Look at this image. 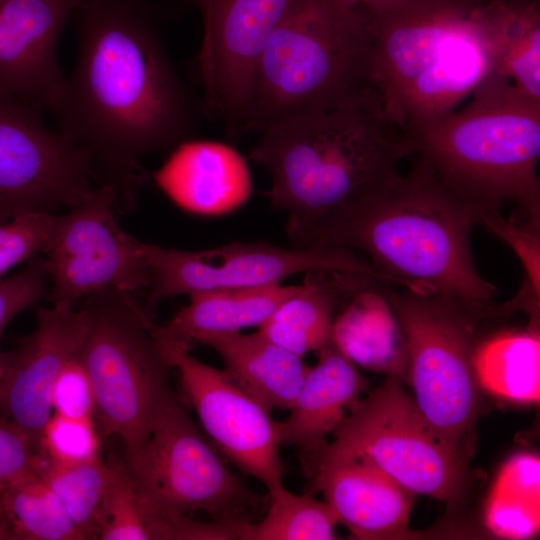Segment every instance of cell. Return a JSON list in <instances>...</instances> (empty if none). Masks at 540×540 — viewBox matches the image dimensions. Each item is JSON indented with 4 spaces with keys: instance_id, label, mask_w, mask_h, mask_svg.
Instances as JSON below:
<instances>
[{
    "instance_id": "6da1fadb",
    "label": "cell",
    "mask_w": 540,
    "mask_h": 540,
    "mask_svg": "<svg viewBox=\"0 0 540 540\" xmlns=\"http://www.w3.org/2000/svg\"><path fill=\"white\" fill-rule=\"evenodd\" d=\"M72 74L52 110L58 130L89 156L91 175L131 208L149 179V153L193 137L194 101L173 69L150 0H75Z\"/></svg>"
},
{
    "instance_id": "7a4b0ae2",
    "label": "cell",
    "mask_w": 540,
    "mask_h": 540,
    "mask_svg": "<svg viewBox=\"0 0 540 540\" xmlns=\"http://www.w3.org/2000/svg\"><path fill=\"white\" fill-rule=\"evenodd\" d=\"M478 207L451 190L418 157L410 171L375 183L317 221L296 247L359 250L393 285L487 308L497 288L473 258Z\"/></svg>"
},
{
    "instance_id": "3957f363",
    "label": "cell",
    "mask_w": 540,
    "mask_h": 540,
    "mask_svg": "<svg viewBox=\"0 0 540 540\" xmlns=\"http://www.w3.org/2000/svg\"><path fill=\"white\" fill-rule=\"evenodd\" d=\"M411 154L407 135L373 89L269 126L249 158L269 174L270 206L287 213L286 232L296 247L317 221L399 172V162Z\"/></svg>"
},
{
    "instance_id": "277c9868",
    "label": "cell",
    "mask_w": 540,
    "mask_h": 540,
    "mask_svg": "<svg viewBox=\"0 0 540 540\" xmlns=\"http://www.w3.org/2000/svg\"><path fill=\"white\" fill-rule=\"evenodd\" d=\"M488 0H402L367 15L372 84L405 134L440 119L492 73Z\"/></svg>"
},
{
    "instance_id": "5b68a950",
    "label": "cell",
    "mask_w": 540,
    "mask_h": 540,
    "mask_svg": "<svg viewBox=\"0 0 540 540\" xmlns=\"http://www.w3.org/2000/svg\"><path fill=\"white\" fill-rule=\"evenodd\" d=\"M456 194L478 208L515 202L526 222L539 223L540 100L496 73L461 108L406 133Z\"/></svg>"
},
{
    "instance_id": "8992f818",
    "label": "cell",
    "mask_w": 540,
    "mask_h": 540,
    "mask_svg": "<svg viewBox=\"0 0 540 540\" xmlns=\"http://www.w3.org/2000/svg\"><path fill=\"white\" fill-rule=\"evenodd\" d=\"M373 89L367 15L338 0H299L259 58L246 134Z\"/></svg>"
},
{
    "instance_id": "52a82bcc",
    "label": "cell",
    "mask_w": 540,
    "mask_h": 540,
    "mask_svg": "<svg viewBox=\"0 0 540 540\" xmlns=\"http://www.w3.org/2000/svg\"><path fill=\"white\" fill-rule=\"evenodd\" d=\"M84 299L92 322L77 356L93 384L102 433L119 437L127 452L146 438L176 396L172 367L155 322L129 292L106 289Z\"/></svg>"
},
{
    "instance_id": "ba28073f",
    "label": "cell",
    "mask_w": 540,
    "mask_h": 540,
    "mask_svg": "<svg viewBox=\"0 0 540 540\" xmlns=\"http://www.w3.org/2000/svg\"><path fill=\"white\" fill-rule=\"evenodd\" d=\"M394 286L381 284L379 289L406 339L413 399L437 433L465 458L463 446L478 411L475 320L486 308Z\"/></svg>"
},
{
    "instance_id": "9c48e42d",
    "label": "cell",
    "mask_w": 540,
    "mask_h": 540,
    "mask_svg": "<svg viewBox=\"0 0 540 540\" xmlns=\"http://www.w3.org/2000/svg\"><path fill=\"white\" fill-rule=\"evenodd\" d=\"M125 468L139 490L174 515L202 511L230 524L253 522L268 493L251 490L202 433L177 395L146 438L125 452Z\"/></svg>"
},
{
    "instance_id": "30bf717a",
    "label": "cell",
    "mask_w": 540,
    "mask_h": 540,
    "mask_svg": "<svg viewBox=\"0 0 540 540\" xmlns=\"http://www.w3.org/2000/svg\"><path fill=\"white\" fill-rule=\"evenodd\" d=\"M332 435L314 454L367 458L414 494L448 503L464 496L465 458L431 426L400 377L388 376L360 398Z\"/></svg>"
},
{
    "instance_id": "8fae6325",
    "label": "cell",
    "mask_w": 540,
    "mask_h": 540,
    "mask_svg": "<svg viewBox=\"0 0 540 540\" xmlns=\"http://www.w3.org/2000/svg\"><path fill=\"white\" fill-rule=\"evenodd\" d=\"M149 270L151 303L199 292L262 288L314 271L352 273L387 279L354 250L328 245L283 248L265 242H231L217 248L186 251L142 242Z\"/></svg>"
},
{
    "instance_id": "7c38bea8",
    "label": "cell",
    "mask_w": 540,
    "mask_h": 540,
    "mask_svg": "<svg viewBox=\"0 0 540 540\" xmlns=\"http://www.w3.org/2000/svg\"><path fill=\"white\" fill-rule=\"evenodd\" d=\"M43 108L0 90V218L73 208L90 197V159L59 130L48 128Z\"/></svg>"
},
{
    "instance_id": "4fadbf2b",
    "label": "cell",
    "mask_w": 540,
    "mask_h": 540,
    "mask_svg": "<svg viewBox=\"0 0 540 540\" xmlns=\"http://www.w3.org/2000/svg\"><path fill=\"white\" fill-rule=\"evenodd\" d=\"M117 194L99 185L88 199L57 216L46 251L53 306L72 309L86 296L106 289L148 288L142 242L119 226Z\"/></svg>"
},
{
    "instance_id": "5bb4252c",
    "label": "cell",
    "mask_w": 540,
    "mask_h": 540,
    "mask_svg": "<svg viewBox=\"0 0 540 540\" xmlns=\"http://www.w3.org/2000/svg\"><path fill=\"white\" fill-rule=\"evenodd\" d=\"M188 1L203 23L197 58L203 111L229 139H239L246 134L259 58L299 0Z\"/></svg>"
},
{
    "instance_id": "9a60e30c",
    "label": "cell",
    "mask_w": 540,
    "mask_h": 540,
    "mask_svg": "<svg viewBox=\"0 0 540 540\" xmlns=\"http://www.w3.org/2000/svg\"><path fill=\"white\" fill-rule=\"evenodd\" d=\"M154 333L214 447L225 460L263 484L267 492L282 486L281 445L270 411L224 370L205 364L190 349L158 334L156 323Z\"/></svg>"
},
{
    "instance_id": "2e32d148",
    "label": "cell",
    "mask_w": 540,
    "mask_h": 540,
    "mask_svg": "<svg viewBox=\"0 0 540 540\" xmlns=\"http://www.w3.org/2000/svg\"><path fill=\"white\" fill-rule=\"evenodd\" d=\"M90 311L40 307L36 327L12 350L1 354L0 412L38 444L50 416L54 382L82 346L90 329Z\"/></svg>"
},
{
    "instance_id": "e0dca14e",
    "label": "cell",
    "mask_w": 540,
    "mask_h": 540,
    "mask_svg": "<svg viewBox=\"0 0 540 540\" xmlns=\"http://www.w3.org/2000/svg\"><path fill=\"white\" fill-rule=\"evenodd\" d=\"M75 0H0V90L52 112L65 78L57 46Z\"/></svg>"
},
{
    "instance_id": "ac0fdd59",
    "label": "cell",
    "mask_w": 540,
    "mask_h": 540,
    "mask_svg": "<svg viewBox=\"0 0 540 540\" xmlns=\"http://www.w3.org/2000/svg\"><path fill=\"white\" fill-rule=\"evenodd\" d=\"M312 489L325 496L338 523L357 539H401L414 493L361 456L306 457Z\"/></svg>"
},
{
    "instance_id": "d6986e66",
    "label": "cell",
    "mask_w": 540,
    "mask_h": 540,
    "mask_svg": "<svg viewBox=\"0 0 540 540\" xmlns=\"http://www.w3.org/2000/svg\"><path fill=\"white\" fill-rule=\"evenodd\" d=\"M152 177L178 207L201 216L234 212L253 191L244 156L234 147L214 140L191 138L180 143Z\"/></svg>"
},
{
    "instance_id": "ffe728a7",
    "label": "cell",
    "mask_w": 540,
    "mask_h": 540,
    "mask_svg": "<svg viewBox=\"0 0 540 540\" xmlns=\"http://www.w3.org/2000/svg\"><path fill=\"white\" fill-rule=\"evenodd\" d=\"M283 421H276L280 445L294 446L305 457L328 441L350 408L361 398L368 381L355 364L334 346L320 350Z\"/></svg>"
},
{
    "instance_id": "44dd1931",
    "label": "cell",
    "mask_w": 540,
    "mask_h": 540,
    "mask_svg": "<svg viewBox=\"0 0 540 540\" xmlns=\"http://www.w3.org/2000/svg\"><path fill=\"white\" fill-rule=\"evenodd\" d=\"M195 344L213 349L232 381L269 411L289 410L309 369L302 357L259 331L205 334Z\"/></svg>"
},
{
    "instance_id": "7402d4cb",
    "label": "cell",
    "mask_w": 540,
    "mask_h": 540,
    "mask_svg": "<svg viewBox=\"0 0 540 540\" xmlns=\"http://www.w3.org/2000/svg\"><path fill=\"white\" fill-rule=\"evenodd\" d=\"M376 280L341 272L307 273L303 284L258 328L266 338L304 357L331 345L334 312L357 290Z\"/></svg>"
},
{
    "instance_id": "603a6c76",
    "label": "cell",
    "mask_w": 540,
    "mask_h": 540,
    "mask_svg": "<svg viewBox=\"0 0 540 540\" xmlns=\"http://www.w3.org/2000/svg\"><path fill=\"white\" fill-rule=\"evenodd\" d=\"M383 282L373 280L357 290L334 318L331 345L353 364L397 376L408 374V347L386 298Z\"/></svg>"
},
{
    "instance_id": "cb8c5ba5",
    "label": "cell",
    "mask_w": 540,
    "mask_h": 540,
    "mask_svg": "<svg viewBox=\"0 0 540 540\" xmlns=\"http://www.w3.org/2000/svg\"><path fill=\"white\" fill-rule=\"evenodd\" d=\"M298 285L223 289L190 295V302L165 324L161 336L190 349L198 337L260 327Z\"/></svg>"
},
{
    "instance_id": "d4e9b609",
    "label": "cell",
    "mask_w": 540,
    "mask_h": 540,
    "mask_svg": "<svg viewBox=\"0 0 540 540\" xmlns=\"http://www.w3.org/2000/svg\"><path fill=\"white\" fill-rule=\"evenodd\" d=\"M485 27L494 72L540 100V0H488Z\"/></svg>"
},
{
    "instance_id": "484cf974",
    "label": "cell",
    "mask_w": 540,
    "mask_h": 540,
    "mask_svg": "<svg viewBox=\"0 0 540 540\" xmlns=\"http://www.w3.org/2000/svg\"><path fill=\"white\" fill-rule=\"evenodd\" d=\"M473 368L477 383L499 397L525 403L540 398L538 331L505 332L476 346Z\"/></svg>"
},
{
    "instance_id": "4316f807",
    "label": "cell",
    "mask_w": 540,
    "mask_h": 540,
    "mask_svg": "<svg viewBox=\"0 0 540 540\" xmlns=\"http://www.w3.org/2000/svg\"><path fill=\"white\" fill-rule=\"evenodd\" d=\"M484 522L495 536L527 539L540 528V461L530 453L510 457L488 494Z\"/></svg>"
},
{
    "instance_id": "83f0119b",
    "label": "cell",
    "mask_w": 540,
    "mask_h": 540,
    "mask_svg": "<svg viewBox=\"0 0 540 540\" xmlns=\"http://www.w3.org/2000/svg\"><path fill=\"white\" fill-rule=\"evenodd\" d=\"M190 516L156 506L137 487L124 463L112 462L101 540H185Z\"/></svg>"
},
{
    "instance_id": "f1b7e54d",
    "label": "cell",
    "mask_w": 540,
    "mask_h": 540,
    "mask_svg": "<svg viewBox=\"0 0 540 540\" xmlns=\"http://www.w3.org/2000/svg\"><path fill=\"white\" fill-rule=\"evenodd\" d=\"M36 469L18 476L0 490L1 508L12 540H83Z\"/></svg>"
},
{
    "instance_id": "f546056e",
    "label": "cell",
    "mask_w": 540,
    "mask_h": 540,
    "mask_svg": "<svg viewBox=\"0 0 540 540\" xmlns=\"http://www.w3.org/2000/svg\"><path fill=\"white\" fill-rule=\"evenodd\" d=\"M36 471L56 495L83 539H99L112 463L99 458L77 465H58L42 456Z\"/></svg>"
},
{
    "instance_id": "4dcf8cb0",
    "label": "cell",
    "mask_w": 540,
    "mask_h": 540,
    "mask_svg": "<svg viewBox=\"0 0 540 540\" xmlns=\"http://www.w3.org/2000/svg\"><path fill=\"white\" fill-rule=\"evenodd\" d=\"M265 514L259 521L235 524L239 540L336 539L337 518L327 502L287 490L284 485L267 492Z\"/></svg>"
},
{
    "instance_id": "1f68e13d",
    "label": "cell",
    "mask_w": 540,
    "mask_h": 540,
    "mask_svg": "<svg viewBox=\"0 0 540 540\" xmlns=\"http://www.w3.org/2000/svg\"><path fill=\"white\" fill-rule=\"evenodd\" d=\"M41 455L54 464L77 465L101 458L94 418L52 413L38 440Z\"/></svg>"
},
{
    "instance_id": "d6a6232c",
    "label": "cell",
    "mask_w": 540,
    "mask_h": 540,
    "mask_svg": "<svg viewBox=\"0 0 540 540\" xmlns=\"http://www.w3.org/2000/svg\"><path fill=\"white\" fill-rule=\"evenodd\" d=\"M55 220L52 212L31 211L0 223V277L18 263L46 253Z\"/></svg>"
},
{
    "instance_id": "836d02e7",
    "label": "cell",
    "mask_w": 540,
    "mask_h": 540,
    "mask_svg": "<svg viewBox=\"0 0 540 540\" xmlns=\"http://www.w3.org/2000/svg\"><path fill=\"white\" fill-rule=\"evenodd\" d=\"M47 280L45 257L38 254L20 271L0 279V334L15 316L45 296Z\"/></svg>"
},
{
    "instance_id": "e575fe53",
    "label": "cell",
    "mask_w": 540,
    "mask_h": 540,
    "mask_svg": "<svg viewBox=\"0 0 540 540\" xmlns=\"http://www.w3.org/2000/svg\"><path fill=\"white\" fill-rule=\"evenodd\" d=\"M52 412L73 418H94L96 397L92 381L77 353L57 376L51 392Z\"/></svg>"
},
{
    "instance_id": "d590c367",
    "label": "cell",
    "mask_w": 540,
    "mask_h": 540,
    "mask_svg": "<svg viewBox=\"0 0 540 540\" xmlns=\"http://www.w3.org/2000/svg\"><path fill=\"white\" fill-rule=\"evenodd\" d=\"M41 458L37 442L0 412V489L18 476L35 470Z\"/></svg>"
},
{
    "instance_id": "8d00e7d4",
    "label": "cell",
    "mask_w": 540,
    "mask_h": 540,
    "mask_svg": "<svg viewBox=\"0 0 540 540\" xmlns=\"http://www.w3.org/2000/svg\"><path fill=\"white\" fill-rule=\"evenodd\" d=\"M347 9L363 12L366 15L386 10L402 0H338Z\"/></svg>"
},
{
    "instance_id": "74e56055",
    "label": "cell",
    "mask_w": 540,
    "mask_h": 540,
    "mask_svg": "<svg viewBox=\"0 0 540 540\" xmlns=\"http://www.w3.org/2000/svg\"><path fill=\"white\" fill-rule=\"evenodd\" d=\"M2 374H3V364H2L1 354H0V379L2 377Z\"/></svg>"
},
{
    "instance_id": "f35d334b",
    "label": "cell",
    "mask_w": 540,
    "mask_h": 540,
    "mask_svg": "<svg viewBox=\"0 0 540 540\" xmlns=\"http://www.w3.org/2000/svg\"><path fill=\"white\" fill-rule=\"evenodd\" d=\"M0 223H1V219H0Z\"/></svg>"
},
{
    "instance_id": "ab89813d",
    "label": "cell",
    "mask_w": 540,
    "mask_h": 540,
    "mask_svg": "<svg viewBox=\"0 0 540 540\" xmlns=\"http://www.w3.org/2000/svg\"><path fill=\"white\" fill-rule=\"evenodd\" d=\"M1 490V489H0Z\"/></svg>"
}]
</instances>
